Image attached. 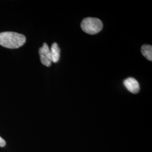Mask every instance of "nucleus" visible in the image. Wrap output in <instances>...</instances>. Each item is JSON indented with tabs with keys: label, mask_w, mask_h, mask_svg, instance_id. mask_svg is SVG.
I'll return each mask as SVG.
<instances>
[{
	"label": "nucleus",
	"mask_w": 152,
	"mask_h": 152,
	"mask_svg": "<svg viewBox=\"0 0 152 152\" xmlns=\"http://www.w3.org/2000/svg\"><path fill=\"white\" fill-rule=\"evenodd\" d=\"M25 36L18 33L5 32L0 33V45L8 49H18L25 44Z\"/></svg>",
	"instance_id": "f257e3e1"
},
{
	"label": "nucleus",
	"mask_w": 152,
	"mask_h": 152,
	"mask_svg": "<svg viewBox=\"0 0 152 152\" xmlns=\"http://www.w3.org/2000/svg\"><path fill=\"white\" fill-rule=\"evenodd\" d=\"M82 29L89 34H95L100 32L103 25L102 22L96 18H87L84 19L81 24Z\"/></svg>",
	"instance_id": "f03ea898"
},
{
	"label": "nucleus",
	"mask_w": 152,
	"mask_h": 152,
	"mask_svg": "<svg viewBox=\"0 0 152 152\" xmlns=\"http://www.w3.org/2000/svg\"><path fill=\"white\" fill-rule=\"evenodd\" d=\"M39 54L41 62L43 65L46 66H50L51 65L52 60L50 48L46 43H44L43 46L39 49Z\"/></svg>",
	"instance_id": "7ed1b4c3"
},
{
	"label": "nucleus",
	"mask_w": 152,
	"mask_h": 152,
	"mask_svg": "<svg viewBox=\"0 0 152 152\" xmlns=\"http://www.w3.org/2000/svg\"><path fill=\"white\" fill-rule=\"evenodd\" d=\"M125 87L132 94H137L140 91V85L138 81L134 78H127L124 81Z\"/></svg>",
	"instance_id": "20e7f679"
},
{
	"label": "nucleus",
	"mask_w": 152,
	"mask_h": 152,
	"mask_svg": "<svg viewBox=\"0 0 152 152\" xmlns=\"http://www.w3.org/2000/svg\"><path fill=\"white\" fill-rule=\"evenodd\" d=\"M50 54L52 62L57 63L60 59V49L58 45L54 43L52 45L51 49H50Z\"/></svg>",
	"instance_id": "39448f33"
},
{
	"label": "nucleus",
	"mask_w": 152,
	"mask_h": 152,
	"mask_svg": "<svg viewBox=\"0 0 152 152\" xmlns=\"http://www.w3.org/2000/svg\"><path fill=\"white\" fill-rule=\"evenodd\" d=\"M142 55L149 61L152 60V46L149 45H144L141 49Z\"/></svg>",
	"instance_id": "423d86ee"
},
{
	"label": "nucleus",
	"mask_w": 152,
	"mask_h": 152,
	"mask_svg": "<svg viewBox=\"0 0 152 152\" xmlns=\"http://www.w3.org/2000/svg\"><path fill=\"white\" fill-rule=\"evenodd\" d=\"M6 145V141L3 138L0 136V147H4Z\"/></svg>",
	"instance_id": "0eeeda50"
}]
</instances>
